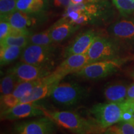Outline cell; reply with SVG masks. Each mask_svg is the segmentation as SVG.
<instances>
[{
  "label": "cell",
  "mask_w": 134,
  "mask_h": 134,
  "mask_svg": "<svg viewBox=\"0 0 134 134\" xmlns=\"http://www.w3.org/2000/svg\"><path fill=\"white\" fill-rule=\"evenodd\" d=\"M45 116L49 117L60 126L76 133H94L103 132L93 119L88 120L70 111H48Z\"/></svg>",
  "instance_id": "6da1fadb"
},
{
  "label": "cell",
  "mask_w": 134,
  "mask_h": 134,
  "mask_svg": "<svg viewBox=\"0 0 134 134\" xmlns=\"http://www.w3.org/2000/svg\"><path fill=\"white\" fill-rule=\"evenodd\" d=\"M130 104L131 102L129 100L122 103L97 104L92 107L90 113L100 129L105 132L108 127L121 121L123 113Z\"/></svg>",
  "instance_id": "7a4b0ae2"
},
{
  "label": "cell",
  "mask_w": 134,
  "mask_h": 134,
  "mask_svg": "<svg viewBox=\"0 0 134 134\" xmlns=\"http://www.w3.org/2000/svg\"><path fill=\"white\" fill-rule=\"evenodd\" d=\"M86 88L75 83H59L55 87L50 97L56 103L63 105H73L88 96Z\"/></svg>",
  "instance_id": "3957f363"
},
{
  "label": "cell",
  "mask_w": 134,
  "mask_h": 134,
  "mask_svg": "<svg viewBox=\"0 0 134 134\" xmlns=\"http://www.w3.org/2000/svg\"><path fill=\"white\" fill-rule=\"evenodd\" d=\"M121 48L110 38L97 36L87 52L89 63L119 58Z\"/></svg>",
  "instance_id": "277c9868"
},
{
  "label": "cell",
  "mask_w": 134,
  "mask_h": 134,
  "mask_svg": "<svg viewBox=\"0 0 134 134\" xmlns=\"http://www.w3.org/2000/svg\"><path fill=\"white\" fill-rule=\"evenodd\" d=\"M124 61L120 58L89 63L74 74L89 80H99L116 73Z\"/></svg>",
  "instance_id": "5b68a950"
},
{
  "label": "cell",
  "mask_w": 134,
  "mask_h": 134,
  "mask_svg": "<svg viewBox=\"0 0 134 134\" xmlns=\"http://www.w3.org/2000/svg\"><path fill=\"white\" fill-rule=\"evenodd\" d=\"M108 32L110 38L125 50H134V20L122 19L114 23L109 27Z\"/></svg>",
  "instance_id": "8992f818"
},
{
  "label": "cell",
  "mask_w": 134,
  "mask_h": 134,
  "mask_svg": "<svg viewBox=\"0 0 134 134\" xmlns=\"http://www.w3.org/2000/svg\"><path fill=\"white\" fill-rule=\"evenodd\" d=\"M53 58L52 46H38L32 43L23 49L21 55V62L45 67H47V65L52 62Z\"/></svg>",
  "instance_id": "52a82bcc"
},
{
  "label": "cell",
  "mask_w": 134,
  "mask_h": 134,
  "mask_svg": "<svg viewBox=\"0 0 134 134\" xmlns=\"http://www.w3.org/2000/svg\"><path fill=\"white\" fill-rule=\"evenodd\" d=\"M62 79L52 72L43 78L41 83L26 93L19 100V103L37 102L46 97L50 96L53 90Z\"/></svg>",
  "instance_id": "ba28073f"
},
{
  "label": "cell",
  "mask_w": 134,
  "mask_h": 134,
  "mask_svg": "<svg viewBox=\"0 0 134 134\" xmlns=\"http://www.w3.org/2000/svg\"><path fill=\"white\" fill-rule=\"evenodd\" d=\"M45 109L36 102L19 103L13 108L1 111V119L16 120L26 117L44 115Z\"/></svg>",
  "instance_id": "9c48e42d"
},
{
  "label": "cell",
  "mask_w": 134,
  "mask_h": 134,
  "mask_svg": "<svg viewBox=\"0 0 134 134\" xmlns=\"http://www.w3.org/2000/svg\"><path fill=\"white\" fill-rule=\"evenodd\" d=\"M8 72L16 75L20 82L33 81L47 76L52 73L48 67L35 65L23 62L18 63L9 69Z\"/></svg>",
  "instance_id": "30bf717a"
},
{
  "label": "cell",
  "mask_w": 134,
  "mask_h": 134,
  "mask_svg": "<svg viewBox=\"0 0 134 134\" xmlns=\"http://www.w3.org/2000/svg\"><path fill=\"white\" fill-rule=\"evenodd\" d=\"M55 122L49 117L25 121L15 125L16 133L20 134H49L55 131Z\"/></svg>",
  "instance_id": "8fae6325"
},
{
  "label": "cell",
  "mask_w": 134,
  "mask_h": 134,
  "mask_svg": "<svg viewBox=\"0 0 134 134\" xmlns=\"http://www.w3.org/2000/svg\"><path fill=\"white\" fill-rule=\"evenodd\" d=\"M88 63L87 53L71 55L65 58L52 73L62 80L66 75L80 71Z\"/></svg>",
  "instance_id": "7c38bea8"
},
{
  "label": "cell",
  "mask_w": 134,
  "mask_h": 134,
  "mask_svg": "<svg viewBox=\"0 0 134 134\" xmlns=\"http://www.w3.org/2000/svg\"><path fill=\"white\" fill-rule=\"evenodd\" d=\"M98 36L93 30H88L80 34L65 50V58L71 55L86 53L91 43Z\"/></svg>",
  "instance_id": "4fadbf2b"
},
{
  "label": "cell",
  "mask_w": 134,
  "mask_h": 134,
  "mask_svg": "<svg viewBox=\"0 0 134 134\" xmlns=\"http://www.w3.org/2000/svg\"><path fill=\"white\" fill-rule=\"evenodd\" d=\"M79 27V25L73 24L64 18L50 28V37L53 42H60L70 37Z\"/></svg>",
  "instance_id": "5bb4252c"
},
{
  "label": "cell",
  "mask_w": 134,
  "mask_h": 134,
  "mask_svg": "<svg viewBox=\"0 0 134 134\" xmlns=\"http://www.w3.org/2000/svg\"><path fill=\"white\" fill-rule=\"evenodd\" d=\"M127 89L124 84H112L104 89V96L109 103H122L126 100Z\"/></svg>",
  "instance_id": "9a60e30c"
},
{
  "label": "cell",
  "mask_w": 134,
  "mask_h": 134,
  "mask_svg": "<svg viewBox=\"0 0 134 134\" xmlns=\"http://www.w3.org/2000/svg\"><path fill=\"white\" fill-rule=\"evenodd\" d=\"M13 27L17 29H27V27L35 23V20L30 16L29 13L17 10L6 18Z\"/></svg>",
  "instance_id": "2e32d148"
},
{
  "label": "cell",
  "mask_w": 134,
  "mask_h": 134,
  "mask_svg": "<svg viewBox=\"0 0 134 134\" xmlns=\"http://www.w3.org/2000/svg\"><path fill=\"white\" fill-rule=\"evenodd\" d=\"M24 48L17 46L1 47L0 48V63L4 66L16 60L23 52Z\"/></svg>",
  "instance_id": "e0dca14e"
},
{
  "label": "cell",
  "mask_w": 134,
  "mask_h": 134,
  "mask_svg": "<svg viewBox=\"0 0 134 134\" xmlns=\"http://www.w3.org/2000/svg\"><path fill=\"white\" fill-rule=\"evenodd\" d=\"M45 4V0H18L17 10L32 14L42 10Z\"/></svg>",
  "instance_id": "ac0fdd59"
},
{
  "label": "cell",
  "mask_w": 134,
  "mask_h": 134,
  "mask_svg": "<svg viewBox=\"0 0 134 134\" xmlns=\"http://www.w3.org/2000/svg\"><path fill=\"white\" fill-rule=\"evenodd\" d=\"M29 43L30 36L11 35V36H8L4 39L0 41V46H17L24 48L29 45Z\"/></svg>",
  "instance_id": "d6986e66"
},
{
  "label": "cell",
  "mask_w": 134,
  "mask_h": 134,
  "mask_svg": "<svg viewBox=\"0 0 134 134\" xmlns=\"http://www.w3.org/2000/svg\"><path fill=\"white\" fill-rule=\"evenodd\" d=\"M19 83V80L16 75L11 72H8V74L1 81V96L13 93Z\"/></svg>",
  "instance_id": "ffe728a7"
},
{
  "label": "cell",
  "mask_w": 134,
  "mask_h": 134,
  "mask_svg": "<svg viewBox=\"0 0 134 134\" xmlns=\"http://www.w3.org/2000/svg\"><path fill=\"white\" fill-rule=\"evenodd\" d=\"M106 133L134 134V119L128 121H120L105 130Z\"/></svg>",
  "instance_id": "44dd1931"
},
{
  "label": "cell",
  "mask_w": 134,
  "mask_h": 134,
  "mask_svg": "<svg viewBox=\"0 0 134 134\" xmlns=\"http://www.w3.org/2000/svg\"><path fill=\"white\" fill-rule=\"evenodd\" d=\"M43 78L44 77L39 78V79H37L36 80H33V81L20 82L17 85L14 91L13 92V94L18 99H19L20 100L24 95L27 93L28 92H29L31 90H32L35 86H36L38 84L41 83L43 81Z\"/></svg>",
  "instance_id": "7402d4cb"
},
{
  "label": "cell",
  "mask_w": 134,
  "mask_h": 134,
  "mask_svg": "<svg viewBox=\"0 0 134 134\" xmlns=\"http://www.w3.org/2000/svg\"><path fill=\"white\" fill-rule=\"evenodd\" d=\"M30 43L38 46H52L53 42L50 37L49 29L40 33L34 34L30 36Z\"/></svg>",
  "instance_id": "603a6c76"
},
{
  "label": "cell",
  "mask_w": 134,
  "mask_h": 134,
  "mask_svg": "<svg viewBox=\"0 0 134 134\" xmlns=\"http://www.w3.org/2000/svg\"><path fill=\"white\" fill-rule=\"evenodd\" d=\"M18 0H0L1 19L6 18L17 11Z\"/></svg>",
  "instance_id": "cb8c5ba5"
},
{
  "label": "cell",
  "mask_w": 134,
  "mask_h": 134,
  "mask_svg": "<svg viewBox=\"0 0 134 134\" xmlns=\"http://www.w3.org/2000/svg\"><path fill=\"white\" fill-rule=\"evenodd\" d=\"M114 4L124 16L134 13V0H113Z\"/></svg>",
  "instance_id": "d4e9b609"
},
{
  "label": "cell",
  "mask_w": 134,
  "mask_h": 134,
  "mask_svg": "<svg viewBox=\"0 0 134 134\" xmlns=\"http://www.w3.org/2000/svg\"><path fill=\"white\" fill-rule=\"evenodd\" d=\"M19 103V99L15 96L13 93L1 96V105L3 110L9 109L18 104Z\"/></svg>",
  "instance_id": "484cf974"
},
{
  "label": "cell",
  "mask_w": 134,
  "mask_h": 134,
  "mask_svg": "<svg viewBox=\"0 0 134 134\" xmlns=\"http://www.w3.org/2000/svg\"><path fill=\"white\" fill-rule=\"evenodd\" d=\"M13 27L11 26L8 20L1 19L0 22V41L4 39L6 37L9 36L12 31Z\"/></svg>",
  "instance_id": "4316f807"
},
{
  "label": "cell",
  "mask_w": 134,
  "mask_h": 134,
  "mask_svg": "<svg viewBox=\"0 0 134 134\" xmlns=\"http://www.w3.org/2000/svg\"><path fill=\"white\" fill-rule=\"evenodd\" d=\"M126 100L134 103V83L130 85L129 86H128Z\"/></svg>",
  "instance_id": "83f0119b"
},
{
  "label": "cell",
  "mask_w": 134,
  "mask_h": 134,
  "mask_svg": "<svg viewBox=\"0 0 134 134\" xmlns=\"http://www.w3.org/2000/svg\"><path fill=\"white\" fill-rule=\"evenodd\" d=\"M53 3L56 7L67 8L71 4V0H54Z\"/></svg>",
  "instance_id": "f1b7e54d"
},
{
  "label": "cell",
  "mask_w": 134,
  "mask_h": 134,
  "mask_svg": "<svg viewBox=\"0 0 134 134\" xmlns=\"http://www.w3.org/2000/svg\"><path fill=\"white\" fill-rule=\"evenodd\" d=\"M71 3L73 4H78V3H83L85 0H71Z\"/></svg>",
  "instance_id": "f546056e"
},
{
  "label": "cell",
  "mask_w": 134,
  "mask_h": 134,
  "mask_svg": "<svg viewBox=\"0 0 134 134\" xmlns=\"http://www.w3.org/2000/svg\"><path fill=\"white\" fill-rule=\"evenodd\" d=\"M133 110H134V103L133 104Z\"/></svg>",
  "instance_id": "4dcf8cb0"
},
{
  "label": "cell",
  "mask_w": 134,
  "mask_h": 134,
  "mask_svg": "<svg viewBox=\"0 0 134 134\" xmlns=\"http://www.w3.org/2000/svg\"><path fill=\"white\" fill-rule=\"evenodd\" d=\"M133 80H134V75H133Z\"/></svg>",
  "instance_id": "1f68e13d"
}]
</instances>
